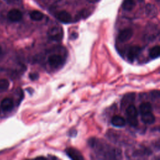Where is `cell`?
<instances>
[{
  "mask_svg": "<svg viewBox=\"0 0 160 160\" xmlns=\"http://www.w3.org/2000/svg\"><path fill=\"white\" fill-rule=\"evenodd\" d=\"M48 36L51 39L59 41L62 38V31L59 27H53L49 29Z\"/></svg>",
  "mask_w": 160,
  "mask_h": 160,
  "instance_id": "obj_1",
  "label": "cell"
},
{
  "mask_svg": "<svg viewBox=\"0 0 160 160\" xmlns=\"http://www.w3.org/2000/svg\"><path fill=\"white\" fill-rule=\"evenodd\" d=\"M133 35V31L131 28H126L123 30H122L119 35H118V40L121 42H124L126 41H128L129 39L131 38V37Z\"/></svg>",
  "mask_w": 160,
  "mask_h": 160,
  "instance_id": "obj_2",
  "label": "cell"
},
{
  "mask_svg": "<svg viewBox=\"0 0 160 160\" xmlns=\"http://www.w3.org/2000/svg\"><path fill=\"white\" fill-rule=\"evenodd\" d=\"M8 18L12 22H18L21 20L22 14L19 10L17 9H13L8 12Z\"/></svg>",
  "mask_w": 160,
  "mask_h": 160,
  "instance_id": "obj_3",
  "label": "cell"
},
{
  "mask_svg": "<svg viewBox=\"0 0 160 160\" xmlns=\"http://www.w3.org/2000/svg\"><path fill=\"white\" fill-rule=\"evenodd\" d=\"M65 152L66 154L72 159L81 160L84 159L81 152L76 149H74L72 148H69L65 150Z\"/></svg>",
  "mask_w": 160,
  "mask_h": 160,
  "instance_id": "obj_4",
  "label": "cell"
},
{
  "mask_svg": "<svg viewBox=\"0 0 160 160\" xmlns=\"http://www.w3.org/2000/svg\"><path fill=\"white\" fill-rule=\"evenodd\" d=\"M56 17L60 22L65 24L69 23L72 20L71 14L66 11H61L58 12L56 14Z\"/></svg>",
  "mask_w": 160,
  "mask_h": 160,
  "instance_id": "obj_5",
  "label": "cell"
},
{
  "mask_svg": "<svg viewBox=\"0 0 160 160\" xmlns=\"http://www.w3.org/2000/svg\"><path fill=\"white\" fill-rule=\"evenodd\" d=\"M63 60L61 56L58 54H52L48 58L49 64L54 68H58L62 64Z\"/></svg>",
  "mask_w": 160,
  "mask_h": 160,
  "instance_id": "obj_6",
  "label": "cell"
},
{
  "mask_svg": "<svg viewBox=\"0 0 160 160\" xmlns=\"http://www.w3.org/2000/svg\"><path fill=\"white\" fill-rule=\"evenodd\" d=\"M141 49L138 46H131L128 52V58L129 61H134L135 59L138 58L139 54H140Z\"/></svg>",
  "mask_w": 160,
  "mask_h": 160,
  "instance_id": "obj_7",
  "label": "cell"
},
{
  "mask_svg": "<svg viewBox=\"0 0 160 160\" xmlns=\"http://www.w3.org/2000/svg\"><path fill=\"white\" fill-rule=\"evenodd\" d=\"M14 107V102L11 98H5L1 102V108L4 111H10Z\"/></svg>",
  "mask_w": 160,
  "mask_h": 160,
  "instance_id": "obj_8",
  "label": "cell"
},
{
  "mask_svg": "<svg viewBox=\"0 0 160 160\" xmlns=\"http://www.w3.org/2000/svg\"><path fill=\"white\" fill-rule=\"evenodd\" d=\"M145 12L146 15L151 18H154L158 14L157 8L152 4H147L145 7Z\"/></svg>",
  "mask_w": 160,
  "mask_h": 160,
  "instance_id": "obj_9",
  "label": "cell"
},
{
  "mask_svg": "<svg viewBox=\"0 0 160 160\" xmlns=\"http://www.w3.org/2000/svg\"><path fill=\"white\" fill-rule=\"evenodd\" d=\"M141 115V120L145 124H153L155 121V117L151 112H147Z\"/></svg>",
  "mask_w": 160,
  "mask_h": 160,
  "instance_id": "obj_10",
  "label": "cell"
},
{
  "mask_svg": "<svg viewBox=\"0 0 160 160\" xmlns=\"http://www.w3.org/2000/svg\"><path fill=\"white\" fill-rule=\"evenodd\" d=\"M111 124L116 127H123L126 124V120L121 116H114L111 119Z\"/></svg>",
  "mask_w": 160,
  "mask_h": 160,
  "instance_id": "obj_11",
  "label": "cell"
},
{
  "mask_svg": "<svg viewBox=\"0 0 160 160\" xmlns=\"http://www.w3.org/2000/svg\"><path fill=\"white\" fill-rule=\"evenodd\" d=\"M152 111L151 104L148 102H142L139 106V112L141 114H143L147 112H150Z\"/></svg>",
  "mask_w": 160,
  "mask_h": 160,
  "instance_id": "obj_12",
  "label": "cell"
},
{
  "mask_svg": "<svg viewBox=\"0 0 160 160\" xmlns=\"http://www.w3.org/2000/svg\"><path fill=\"white\" fill-rule=\"evenodd\" d=\"M135 6L136 2L134 0H124L122 4V9L127 11H131Z\"/></svg>",
  "mask_w": 160,
  "mask_h": 160,
  "instance_id": "obj_13",
  "label": "cell"
},
{
  "mask_svg": "<svg viewBox=\"0 0 160 160\" xmlns=\"http://www.w3.org/2000/svg\"><path fill=\"white\" fill-rule=\"evenodd\" d=\"M29 16L32 20L35 21H39L43 19L44 14L39 11L34 10L30 12Z\"/></svg>",
  "mask_w": 160,
  "mask_h": 160,
  "instance_id": "obj_14",
  "label": "cell"
},
{
  "mask_svg": "<svg viewBox=\"0 0 160 160\" xmlns=\"http://www.w3.org/2000/svg\"><path fill=\"white\" fill-rule=\"evenodd\" d=\"M126 112L129 118H137L138 116V111L134 105H129L126 108Z\"/></svg>",
  "mask_w": 160,
  "mask_h": 160,
  "instance_id": "obj_15",
  "label": "cell"
},
{
  "mask_svg": "<svg viewBox=\"0 0 160 160\" xmlns=\"http://www.w3.org/2000/svg\"><path fill=\"white\" fill-rule=\"evenodd\" d=\"M159 51H160V48L159 46H156L152 47L149 49V56L152 59H156L159 58Z\"/></svg>",
  "mask_w": 160,
  "mask_h": 160,
  "instance_id": "obj_16",
  "label": "cell"
},
{
  "mask_svg": "<svg viewBox=\"0 0 160 160\" xmlns=\"http://www.w3.org/2000/svg\"><path fill=\"white\" fill-rule=\"evenodd\" d=\"M9 86V82L6 79H0V93L6 91Z\"/></svg>",
  "mask_w": 160,
  "mask_h": 160,
  "instance_id": "obj_17",
  "label": "cell"
},
{
  "mask_svg": "<svg viewBox=\"0 0 160 160\" xmlns=\"http://www.w3.org/2000/svg\"><path fill=\"white\" fill-rule=\"evenodd\" d=\"M134 94H128V95H126L124 97V98L122 99V105H124V106H126V104H129V105L131 104V102H132L134 101Z\"/></svg>",
  "mask_w": 160,
  "mask_h": 160,
  "instance_id": "obj_18",
  "label": "cell"
},
{
  "mask_svg": "<svg viewBox=\"0 0 160 160\" xmlns=\"http://www.w3.org/2000/svg\"><path fill=\"white\" fill-rule=\"evenodd\" d=\"M127 119H128V123H129L131 126L135 127V126H138V119H137V118H129V117H128Z\"/></svg>",
  "mask_w": 160,
  "mask_h": 160,
  "instance_id": "obj_19",
  "label": "cell"
},
{
  "mask_svg": "<svg viewBox=\"0 0 160 160\" xmlns=\"http://www.w3.org/2000/svg\"><path fill=\"white\" fill-rule=\"evenodd\" d=\"M89 15V11H88V9H83L82 10L79 15H78V18H86V17H88Z\"/></svg>",
  "mask_w": 160,
  "mask_h": 160,
  "instance_id": "obj_20",
  "label": "cell"
},
{
  "mask_svg": "<svg viewBox=\"0 0 160 160\" xmlns=\"http://www.w3.org/2000/svg\"><path fill=\"white\" fill-rule=\"evenodd\" d=\"M38 78H39V75L37 73H31V74H29V78L32 81L38 79Z\"/></svg>",
  "mask_w": 160,
  "mask_h": 160,
  "instance_id": "obj_21",
  "label": "cell"
},
{
  "mask_svg": "<svg viewBox=\"0 0 160 160\" xmlns=\"http://www.w3.org/2000/svg\"><path fill=\"white\" fill-rule=\"evenodd\" d=\"M4 1H6L8 4H18V3L20 2L21 0H4Z\"/></svg>",
  "mask_w": 160,
  "mask_h": 160,
  "instance_id": "obj_22",
  "label": "cell"
},
{
  "mask_svg": "<svg viewBox=\"0 0 160 160\" xmlns=\"http://www.w3.org/2000/svg\"><path fill=\"white\" fill-rule=\"evenodd\" d=\"M89 2H91V3H95V2H99L100 0H88Z\"/></svg>",
  "mask_w": 160,
  "mask_h": 160,
  "instance_id": "obj_23",
  "label": "cell"
},
{
  "mask_svg": "<svg viewBox=\"0 0 160 160\" xmlns=\"http://www.w3.org/2000/svg\"><path fill=\"white\" fill-rule=\"evenodd\" d=\"M2 54V49L1 48V46H0V56Z\"/></svg>",
  "mask_w": 160,
  "mask_h": 160,
  "instance_id": "obj_24",
  "label": "cell"
}]
</instances>
